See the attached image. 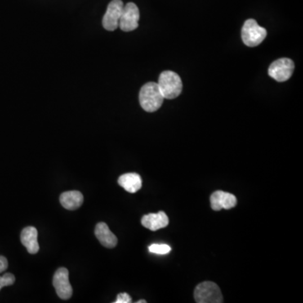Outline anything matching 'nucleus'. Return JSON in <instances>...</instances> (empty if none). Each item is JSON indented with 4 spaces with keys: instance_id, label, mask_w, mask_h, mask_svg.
I'll use <instances>...</instances> for the list:
<instances>
[{
    "instance_id": "nucleus-17",
    "label": "nucleus",
    "mask_w": 303,
    "mask_h": 303,
    "mask_svg": "<svg viewBox=\"0 0 303 303\" xmlns=\"http://www.w3.org/2000/svg\"><path fill=\"white\" fill-rule=\"evenodd\" d=\"M131 297L127 293H120L115 303H131Z\"/></svg>"
},
{
    "instance_id": "nucleus-13",
    "label": "nucleus",
    "mask_w": 303,
    "mask_h": 303,
    "mask_svg": "<svg viewBox=\"0 0 303 303\" xmlns=\"http://www.w3.org/2000/svg\"><path fill=\"white\" fill-rule=\"evenodd\" d=\"M84 202V196L78 190L63 192L60 196V203L64 208L74 211L79 208Z\"/></svg>"
},
{
    "instance_id": "nucleus-19",
    "label": "nucleus",
    "mask_w": 303,
    "mask_h": 303,
    "mask_svg": "<svg viewBox=\"0 0 303 303\" xmlns=\"http://www.w3.org/2000/svg\"><path fill=\"white\" fill-rule=\"evenodd\" d=\"M147 301L145 300H140V301H137V303H146Z\"/></svg>"
},
{
    "instance_id": "nucleus-7",
    "label": "nucleus",
    "mask_w": 303,
    "mask_h": 303,
    "mask_svg": "<svg viewBox=\"0 0 303 303\" xmlns=\"http://www.w3.org/2000/svg\"><path fill=\"white\" fill-rule=\"evenodd\" d=\"M123 7V2L121 0H112L109 3L102 20L104 29L113 32L119 27L120 19Z\"/></svg>"
},
{
    "instance_id": "nucleus-15",
    "label": "nucleus",
    "mask_w": 303,
    "mask_h": 303,
    "mask_svg": "<svg viewBox=\"0 0 303 303\" xmlns=\"http://www.w3.org/2000/svg\"><path fill=\"white\" fill-rule=\"evenodd\" d=\"M148 250L150 253L156 254V255H167L171 251V247L168 244H152L149 246Z\"/></svg>"
},
{
    "instance_id": "nucleus-14",
    "label": "nucleus",
    "mask_w": 303,
    "mask_h": 303,
    "mask_svg": "<svg viewBox=\"0 0 303 303\" xmlns=\"http://www.w3.org/2000/svg\"><path fill=\"white\" fill-rule=\"evenodd\" d=\"M118 184L129 193H136L142 188V179L136 173H128L121 175L118 179Z\"/></svg>"
},
{
    "instance_id": "nucleus-16",
    "label": "nucleus",
    "mask_w": 303,
    "mask_h": 303,
    "mask_svg": "<svg viewBox=\"0 0 303 303\" xmlns=\"http://www.w3.org/2000/svg\"><path fill=\"white\" fill-rule=\"evenodd\" d=\"M15 282V276L11 273H6L3 277H0V290L5 286H12Z\"/></svg>"
},
{
    "instance_id": "nucleus-12",
    "label": "nucleus",
    "mask_w": 303,
    "mask_h": 303,
    "mask_svg": "<svg viewBox=\"0 0 303 303\" xmlns=\"http://www.w3.org/2000/svg\"><path fill=\"white\" fill-rule=\"evenodd\" d=\"M95 236L97 237L100 243L104 247L112 249V247L117 246V242H118L117 238L114 233L109 230V227L107 226L106 223H98L95 227Z\"/></svg>"
},
{
    "instance_id": "nucleus-5",
    "label": "nucleus",
    "mask_w": 303,
    "mask_h": 303,
    "mask_svg": "<svg viewBox=\"0 0 303 303\" xmlns=\"http://www.w3.org/2000/svg\"><path fill=\"white\" fill-rule=\"evenodd\" d=\"M294 68H295V65H294L293 61L283 58L272 63L271 65L269 66L268 73L274 80L278 82H285L291 78L294 72Z\"/></svg>"
},
{
    "instance_id": "nucleus-4",
    "label": "nucleus",
    "mask_w": 303,
    "mask_h": 303,
    "mask_svg": "<svg viewBox=\"0 0 303 303\" xmlns=\"http://www.w3.org/2000/svg\"><path fill=\"white\" fill-rule=\"evenodd\" d=\"M266 36V30L260 26L256 20L250 19L244 22L242 29V39L246 46L250 47L259 46Z\"/></svg>"
},
{
    "instance_id": "nucleus-8",
    "label": "nucleus",
    "mask_w": 303,
    "mask_h": 303,
    "mask_svg": "<svg viewBox=\"0 0 303 303\" xmlns=\"http://www.w3.org/2000/svg\"><path fill=\"white\" fill-rule=\"evenodd\" d=\"M69 272L66 268H60L53 277V286L58 296L63 300H68L73 295V288L69 282Z\"/></svg>"
},
{
    "instance_id": "nucleus-9",
    "label": "nucleus",
    "mask_w": 303,
    "mask_h": 303,
    "mask_svg": "<svg viewBox=\"0 0 303 303\" xmlns=\"http://www.w3.org/2000/svg\"><path fill=\"white\" fill-rule=\"evenodd\" d=\"M211 209L214 211H221L223 209L229 210L235 207L237 205V198L235 196L228 192L217 190L211 196Z\"/></svg>"
},
{
    "instance_id": "nucleus-1",
    "label": "nucleus",
    "mask_w": 303,
    "mask_h": 303,
    "mask_svg": "<svg viewBox=\"0 0 303 303\" xmlns=\"http://www.w3.org/2000/svg\"><path fill=\"white\" fill-rule=\"evenodd\" d=\"M162 96L157 82H149L142 87L139 93V101L145 112H157L163 103Z\"/></svg>"
},
{
    "instance_id": "nucleus-11",
    "label": "nucleus",
    "mask_w": 303,
    "mask_h": 303,
    "mask_svg": "<svg viewBox=\"0 0 303 303\" xmlns=\"http://www.w3.org/2000/svg\"><path fill=\"white\" fill-rule=\"evenodd\" d=\"M37 236H38L37 229L34 227H27L24 228L20 234V241L22 244L26 247L27 251L32 255L37 254L40 250Z\"/></svg>"
},
{
    "instance_id": "nucleus-10",
    "label": "nucleus",
    "mask_w": 303,
    "mask_h": 303,
    "mask_svg": "<svg viewBox=\"0 0 303 303\" xmlns=\"http://www.w3.org/2000/svg\"><path fill=\"white\" fill-rule=\"evenodd\" d=\"M142 224L151 231H157L169 225V217L163 211L150 213L143 216Z\"/></svg>"
},
{
    "instance_id": "nucleus-6",
    "label": "nucleus",
    "mask_w": 303,
    "mask_h": 303,
    "mask_svg": "<svg viewBox=\"0 0 303 303\" xmlns=\"http://www.w3.org/2000/svg\"><path fill=\"white\" fill-rule=\"evenodd\" d=\"M140 13L134 3H128L123 7L120 19L119 27L123 32H132L139 27Z\"/></svg>"
},
{
    "instance_id": "nucleus-18",
    "label": "nucleus",
    "mask_w": 303,
    "mask_h": 303,
    "mask_svg": "<svg viewBox=\"0 0 303 303\" xmlns=\"http://www.w3.org/2000/svg\"><path fill=\"white\" fill-rule=\"evenodd\" d=\"M8 268V260L5 256H0V273L5 271Z\"/></svg>"
},
{
    "instance_id": "nucleus-2",
    "label": "nucleus",
    "mask_w": 303,
    "mask_h": 303,
    "mask_svg": "<svg viewBox=\"0 0 303 303\" xmlns=\"http://www.w3.org/2000/svg\"><path fill=\"white\" fill-rule=\"evenodd\" d=\"M164 99L172 100L181 94L183 89L181 78L173 71H164L161 73L157 82Z\"/></svg>"
},
{
    "instance_id": "nucleus-3",
    "label": "nucleus",
    "mask_w": 303,
    "mask_h": 303,
    "mask_svg": "<svg viewBox=\"0 0 303 303\" xmlns=\"http://www.w3.org/2000/svg\"><path fill=\"white\" fill-rule=\"evenodd\" d=\"M194 297L197 303H222L223 301L219 286L211 282L199 284L195 289Z\"/></svg>"
}]
</instances>
